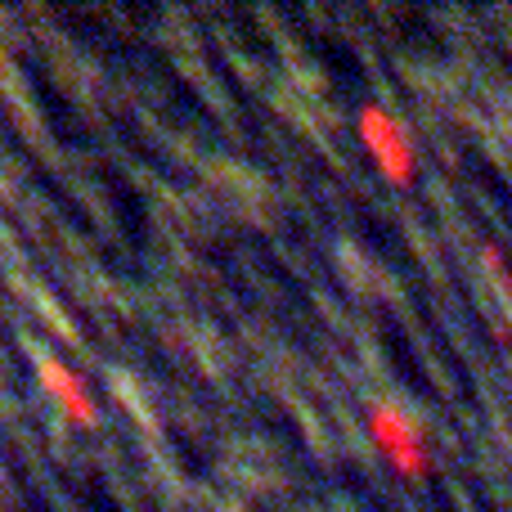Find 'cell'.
Returning a JSON list of instances; mask_svg holds the SVG:
<instances>
[{
    "mask_svg": "<svg viewBox=\"0 0 512 512\" xmlns=\"http://www.w3.org/2000/svg\"><path fill=\"white\" fill-rule=\"evenodd\" d=\"M36 378H41V387L50 391L54 405L63 409V418H72V423H95L99 418L86 378H81L77 369H68L59 355H36Z\"/></svg>",
    "mask_w": 512,
    "mask_h": 512,
    "instance_id": "obj_1",
    "label": "cell"
}]
</instances>
